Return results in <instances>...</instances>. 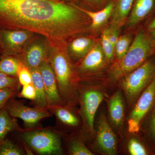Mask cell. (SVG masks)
Instances as JSON below:
<instances>
[{"instance_id":"cell-1","label":"cell","mask_w":155,"mask_h":155,"mask_svg":"<svg viewBox=\"0 0 155 155\" xmlns=\"http://www.w3.org/2000/svg\"><path fill=\"white\" fill-rule=\"evenodd\" d=\"M91 20L73 4L55 0H0V28L43 35L54 47L86 31Z\"/></svg>"},{"instance_id":"cell-2","label":"cell","mask_w":155,"mask_h":155,"mask_svg":"<svg viewBox=\"0 0 155 155\" xmlns=\"http://www.w3.org/2000/svg\"><path fill=\"white\" fill-rule=\"evenodd\" d=\"M48 61L55 75L59 94L63 105L78 104L79 76L66 48L51 47Z\"/></svg>"},{"instance_id":"cell-3","label":"cell","mask_w":155,"mask_h":155,"mask_svg":"<svg viewBox=\"0 0 155 155\" xmlns=\"http://www.w3.org/2000/svg\"><path fill=\"white\" fill-rule=\"evenodd\" d=\"M155 54V49L146 31L140 30L126 54L116 61L109 72V81L114 83L141 66Z\"/></svg>"},{"instance_id":"cell-4","label":"cell","mask_w":155,"mask_h":155,"mask_svg":"<svg viewBox=\"0 0 155 155\" xmlns=\"http://www.w3.org/2000/svg\"><path fill=\"white\" fill-rule=\"evenodd\" d=\"M16 132L18 133L22 143L37 154H64L62 142L63 135L55 127L22 128Z\"/></svg>"},{"instance_id":"cell-5","label":"cell","mask_w":155,"mask_h":155,"mask_svg":"<svg viewBox=\"0 0 155 155\" xmlns=\"http://www.w3.org/2000/svg\"><path fill=\"white\" fill-rule=\"evenodd\" d=\"M105 97L102 87L80 81L78 87V110L81 120L80 136L94 132L95 117L98 108Z\"/></svg>"},{"instance_id":"cell-6","label":"cell","mask_w":155,"mask_h":155,"mask_svg":"<svg viewBox=\"0 0 155 155\" xmlns=\"http://www.w3.org/2000/svg\"><path fill=\"white\" fill-rule=\"evenodd\" d=\"M155 79V58H150L141 66L119 81L127 104L136 101L142 93Z\"/></svg>"},{"instance_id":"cell-7","label":"cell","mask_w":155,"mask_h":155,"mask_svg":"<svg viewBox=\"0 0 155 155\" xmlns=\"http://www.w3.org/2000/svg\"><path fill=\"white\" fill-rule=\"evenodd\" d=\"M5 109L12 117L21 119L25 129L42 127V120L53 116L46 107H29L15 97L8 101Z\"/></svg>"},{"instance_id":"cell-8","label":"cell","mask_w":155,"mask_h":155,"mask_svg":"<svg viewBox=\"0 0 155 155\" xmlns=\"http://www.w3.org/2000/svg\"><path fill=\"white\" fill-rule=\"evenodd\" d=\"M51 47L46 38L36 34L17 58L28 69L38 68L43 62L48 61Z\"/></svg>"},{"instance_id":"cell-9","label":"cell","mask_w":155,"mask_h":155,"mask_svg":"<svg viewBox=\"0 0 155 155\" xmlns=\"http://www.w3.org/2000/svg\"><path fill=\"white\" fill-rule=\"evenodd\" d=\"M127 120V130L136 134L139 132L141 122L155 104V79L142 93Z\"/></svg>"},{"instance_id":"cell-10","label":"cell","mask_w":155,"mask_h":155,"mask_svg":"<svg viewBox=\"0 0 155 155\" xmlns=\"http://www.w3.org/2000/svg\"><path fill=\"white\" fill-rule=\"evenodd\" d=\"M36 34L23 29L0 28V52L4 56L18 57L27 42Z\"/></svg>"},{"instance_id":"cell-11","label":"cell","mask_w":155,"mask_h":155,"mask_svg":"<svg viewBox=\"0 0 155 155\" xmlns=\"http://www.w3.org/2000/svg\"><path fill=\"white\" fill-rule=\"evenodd\" d=\"M108 63L101 44L96 43L76 67L80 81L88 80L91 75L104 69Z\"/></svg>"},{"instance_id":"cell-12","label":"cell","mask_w":155,"mask_h":155,"mask_svg":"<svg viewBox=\"0 0 155 155\" xmlns=\"http://www.w3.org/2000/svg\"><path fill=\"white\" fill-rule=\"evenodd\" d=\"M97 133L94 143L97 150L103 155L117 154L118 147L116 134L104 115H101L99 119Z\"/></svg>"},{"instance_id":"cell-13","label":"cell","mask_w":155,"mask_h":155,"mask_svg":"<svg viewBox=\"0 0 155 155\" xmlns=\"http://www.w3.org/2000/svg\"><path fill=\"white\" fill-rule=\"evenodd\" d=\"M75 106L70 105L47 106V109L55 116V128L63 135L64 129L75 128L81 126V120L78 110L75 111Z\"/></svg>"},{"instance_id":"cell-14","label":"cell","mask_w":155,"mask_h":155,"mask_svg":"<svg viewBox=\"0 0 155 155\" xmlns=\"http://www.w3.org/2000/svg\"><path fill=\"white\" fill-rule=\"evenodd\" d=\"M44 84L48 106L62 105L55 75L48 61L43 62L39 67Z\"/></svg>"},{"instance_id":"cell-15","label":"cell","mask_w":155,"mask_h":155,"mask_svg":"<svg viewBox=\"0 0 155 155\" xmlns=\"http://www.w3.org/2000/svg\"><path fill=\"white\" fill-rule=\"evenodd\" d=\"M128 25L133 27L155 12V0H134Z\"/></svg>"},{"instance_id":"cell-16","label":"cell","mask_w":155,"mask_h":155,"mask_svg":"<svg viewBox=\"0 0 155 155\" xmlns=\"http://www.w3.org/2000/svg\"><path fill=\"white\" fill-rule=\"evenodd\" d=\"M108 114L111 124L116 128L122 127L125 116V105L122 93L116 91L108 101Z\"/></svg>"},{"instance_id":"cell-17","label":"cell","mask_w":155,"mask_h":155,"mask_svg":"<svg viewBox=\"0 0 155 155\" xmlns=\"http://www.w3.org/2000/svg\"><path fill=\"white\" fill-rule=\"evenodd\" d=\"M95 43L94 40L90 38H76L67 43L66 50L72 61H79L86 55Z\"/></svg>"},{"instance_id":"cell-18","label":"cell","mask_w":155,"mask_h":155,"mask_svg":"<svg viewBox=\"0 0 155 155\" xmlns=\"http://www.w3.org/2000/svg\"><path fill=\"white\" fill-rule=\"evenodd\" d=\"M71 4H73L76 8L82 11L89 17L91 20V22L89 28L92 30H96L105 24L110 17L112 16L114 8L113 0L105 6L102 9L96 12L84 8L75 3Z\"/></svg>"},{"instance_id":"cell-19","label":"cell","mask_w":155,"mask_h":155,"mask_svg":"<svg viewBox=\"0 0 155 155\" xmlns=\"http://www.w3.org/2000/svg\"><path fill=\"white\" fill-rule=\"evenodd\" d=\"M114 8L111 25L120 28L124 24L129 14L134 0H113Z\"/></svg>"},{"instance_id":"cell-20","label":"cell","mask_w":155,"mask_h":155,"mask_svg":"<svg viewBox=\"0 0 155 155\" xmlns=\"http://www.w3.org/2000/svg\"><path fill=\"white\" fill-rule=\"evenodd\" d=\"M31 73L32 84L36 91V97L31 104L33 106L47 107L48 106L44 84L39 68L29 69Z\"/></svg>"},{"instance_id":"cell-21","label":"cell","mask_w":155,"mask_h":155,"mask_svg":"<svg viewBox=\"0 0 155 155\" xmlns=\"http://www.w3.org/2000/svg\"><path fill=\"white\" fill-rule=\"evenodd\" d=\"M22 129L17 119L11 116L5 108L0 111V144L9 134Z\"/></svg>"},{"instance_id":"cell-22","label":"cell","mask_w":155,"mask_h":155,"mask_svg":"<svg viewBox=\"0 0 155 155\" xmlns=\"http://www.w3.org/2000/svg\"><path fill=\"white\" fill-rule=\"evenodd\" d=\"M20 61L16 57L2 55L0 59V72L17 77Z\"/></svg>"},{"instance_id":"cell-23","label":"cell","mask_w":155,"mask_h":155,"mask_svg":"<svg viewBox=\"0 0 155 155\" xmlns=\"http://www.w3.org/2000/svg\"><path fill=\"white\" fill-rule=\"evenodd\" d=\"M68 153L71 155H94L84 143L81 137H74L69 141L68 148Z\"/></svg>"},{"instance_id":"cell-24","label":"cell","mask_w":155,"mask_h":155,"mask_svg":"<svg viewBox=\"0 0 155 155\" xmlns=\"http://www.w3.org/2000/svg\"><path fill=\"white\" fill-rule=\"evenodd\" d=\"M132 41V37L130 35L119 37L115 46V54L117 61L121 60L126 54Z\"/></svg>"},{"instance_id":"cell-25","label":"cell","mask_w":155,"mask_h":155,"mask_svg":"<svg viewBox=\"0 0 155 155\" xmlns=\"http://www.w3.org/2000/svg\"><path fill=\"white\" fill-rule=\"evenodd\" d=\"M26 154L25 150L22 147L7 137L0 144V155Z\"/></svg>"},{"instance_id":"cell-26","label":"cell","mask_w":155,"mask_h":155,"mask_svg":"<svg viewBox=\"0 0 155 155\" xmlns=\"http://www.w3.org/2000/svg\"><path fill=\"white\" fill-rule=\"evenodd\" d=\"M101 44L108 62L113 61L115 56V48L109 38V28H106L103 31Z\"/></svg>"},{"instance_id":"cell-27","label":"cell","mask_w":155,"mask_h":155,"mask_svg":"<svg viewBox=\"0 0 155 155\" xmlns=\"http://www.w3.org/2000/svg\"><path fill=\"white\" fill-rule=\"evenodd\" d=\"M21 87L17 77L10 76L0 72V90L12 88L20 91Z\"/></svg>"},{"instance_id":"cell-28","label":"cell","mask_w":155,"mask_h":155,"mask_svg":"<svg viewBox=\"0 0 155 155\" xmlns=\"http://www.w3.org/2000/svg\"><path fill=\"white\" fill-rule=\"evenodd\" d=\"M17 77L21 86L32 83L30 70L20 61L17 71Z\"/></svg>"},{"instance_id":"cell-29","label":"cell","mask_w":155,"mask_h":155,"mask_svg":"<svg viewBox=\"0 0 155 155\" xmlns=\"http://www.w3.org/2000/svg\"><path fill=\"white\" fill-rule=\"evenodd\" d=\"M128 153L131 155H147L146 149L139 140L135 138H131L127 144Z\"/></svg>"},{"instance_id":"cell-30","label":"cell","mask_w":155,"mask_h":155,"mask_svg":"<svg viewBox=\"0 0 155 155\" xmlns=\"http://www.w3.org/2000/svg\"><path fill=\"white\" fill-rule=\"evenodd\" d=\"M19 92V90L12 88L0 90V111L5 108L6 104L10 99L17 97Z\"/></svg>"},{"instance_id":"cell-31","label":"cell","mask_w":155,"mask_h":155,"mask_svg":"<svg viewBox=\"0 0 155 155\" xmlns=\"http://www.w3.org/2000/svg\"><path fill=\"white\" fill-rule=\"evenodd\" d=\"M22 87V89L17 97L29 100L31 101H34L36 97V91L33 84H25Z\"/></svg>"},{"instance_id":"cell-32","label":"cell","mask_w":155,"mask_h":155,"mask_svg":"<svg viewBox=\"0 0 155 155\" xmlns=\"http://www.w3.org/2000/svg\"><path fill=\"white\" fill-rule=\"evenodd\" d=\"M147 130L150 137L155 143V104L149 120Z\"/></svg>"},{"instance_id":"cell-33","label":"cell","mask_w":155,"mask_h":155,"mask_svg":"<svg viewBox=\"0 0 155 155\" xmlns=\"http://www.w3.org/2000/svg\"><path fill=\"white\" fill-rule=\"evenodd\" d=\"M85 5L94 8H101L107 5L113 0H81Z\"/></svg>"},{"instance_id":"cell-34","label":"cell","mask_w":155,"mask_h":155,"mask_svg":"<svg viewBox=\"0 0 155 155\" xmlns=\"http://www.w3.org/2000/svg\"><path fill=\"white\" fill-rule=\"evenodd\" d=\"M109 28V37L115 48L116 42L119 38V28L117 26L111 25Z\"/></svg>"},{"instance_id":"cell-35","label":"cell","mask_w":155,"mask_h":155,"mask_svg":"<svg viewBox=\"0 0 155 155\" xmlns=\"http://www.w3.org/2000/svg\"><path fill=\"white\" fill-rule=\"evenodd\" d=\"M146 31L151 42L152 45L155 49V28L147 31Z\"/></svg>"},{"instance_id":"cell-36","label":"cell","mask_w":155,"mask_h":155,"mask_svg":"<svg viewBox=\"0 0 155 155\" xmlns=\"http://www.w3.org/2000/svg\"><path fill=\"white\" fill-rule=\"evenodd\" d=\"M155 28V16H154L147 23L146 26V30L147 31L152 30Z\"/></svg>"},{"instance_id":"cell-37","label":"cell","mask_w":155,"mask_h":155,"mask_svg":"<svg viewBox=\"0 0 155 155\" xmlns=\"http://www.w3.org/2000/svg\"><path fill=\"white\" fill-rule=\"evenodd\" d=\"M58 2H63L71 4V3H75L79 0H55Z\"/></svg>"},{"instance_id":"cell-38","label":"cell","mask_w":155,"mask_h":155,"mask_svg":"<svg viewBox=\"0 0 155 155\" xmlns=\"http://www.w3.org/2000/svg\"><path fill=\"white\" fill-rule=\"evenodd\" d=\"M1 57H2V55H1V52H0V59H1Z\"/></svg>"}]
</instances>
